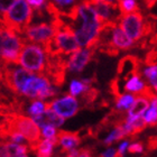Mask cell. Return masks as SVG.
Masks as SVG:
<instances>
[{
  "mask_svg": "<svg viewBox=\"0 0 157 157\" xmlns=\"http://www.w3.org/2000/svg\"><path fill=\"white\" fill-rule=\"evenodd\" d=\"M78 19H81V25L74 29L78 45L85 48L99 49L100 27L102 24L94 7L86 0H83L78 5Z\"/></svg>",
  "mask_w": 157,
  "mask_h": 157,
  "instance_id": "1",
  "label": "cell"
},
{
  "mask_svg": "<svg viewBox=\"0 0 157 157\" xmlns=\"http://www.w3.org/2000/svg\"><path fill=\"white\" fill-rule=\"evenodd\" d=\"M25 44L21 35L0 23V63L6 65L18 64L20 52Z\"/></svg>",
  "mask_w": 157,
  "mask_h": 157,
  "instance_id": "2",
  "label": "cell"
},
{
  "mask_svg": "<svg viewBox=\"0 0 157 157\" xmlns=\"http://www.w3.org/2000/svg\"><path fill=\"white\" fill-rule=\"evenodd\" d=\"M33 16V8L26 0H17L13 6L0 17V23L23 36L26 28L30 25Z\"/></svg>",
  "mask_w": 157,
  "mask_h": 157,
  "instance_id": "3",
  "label": "cell"
},
{
  "mask_svg": "<svg viewBox=\"0 0 157 157\" xmlns=\"http://www.w3.org/2000/svg\"><path fill=\"white\" fill-rule=\"evenodd\" d=\"M48 55L42 45L27 43L20 52L18 64L37 75H45Z\"/></svg>",
  "mask_w": 157,
  "mask_h": 157,
  "instance_id": "4",
  "label": "cell"
},
{
  "mask_svg": "<svg viewBox=\"0 0 157 157\" xmlns=\"http://www.w3.org/2000/svg\"><path fill=\"white\" fill-rule=\"evenodd\" d=\"M55 33L56 28L52 20L51 23L40 21V23L30 24L25 30L23 37L25 40H27V43L38 44L45 48L46 46H48L52 43Z\"/></svg>",
  "mask_w": 157,
  "mask_h": 157,
  "instance_id": "5",
  "label": "cell"
},
{
  "mask_svg": "<svg viewBox=\"0 0 157 157\" xmlns=\"http://www.w3.org/2000/svg\"><path fill=\"white\" fill-rule=\"evenodd\" d=\"M9 131H18L25 136L30 145H35L42 139L40 128L35 124L33 118L21 115H15L9 121Z\"/></svg>",
  "mask_w": 157,
  "mask_h": 157,
  "instance_id": "6",
  "label": "cell"
},
{
  "mask_svg": "<svg viewBox=\"0 0 157 157\" xmlns=\"http://www.w3.org/2000/svg\"><path fill=\"white\" fill-rule=\"evenodd\" d=\"M47 107L64 119L74 117L80 108L76 98L71 94H65L61 98L54 99L52 101L47 102Z\"/></svg>",
  "mask_w": 157,
  "mask_h": 157,
  "instance_id": "7",
  "label": "cell"
},
{
  "mask_svg": "<svg viewBox=\"0 0 157 157\" xmlns=\"http://www.w3.org/2000/svg\"><path fill=\"white\" fill-rule=\"evenodd\" d=\"M143 15L140 11L128 13L122 16L120 20L121 29L127 34L128 37L132 40H139L141 38L143 29Z\"/></svg>",
  "mask_w": 157,
  "mask_h": 157,
  "instance_id": "8",
  "label": "cell"
},
{
  "mask_svg": "<svg viewBox=\"0 0 157 157\" xmlns=\"http://www.w3.org/2000/svg\"><path fill=\"white\" fill-rule=\"evenodd\" d=\"M140 66L141 61L138 59V56L129 54L124 56L118 63L117 73L121 76L122 80H129V78L139 76L140 78Z\"/></svg>",
  "mask_w": 157,
  "mask_h": 157,
  "instance_id": "9",
  "label": "cell"
},
{
  "mask_svg": "<svg viewBox=\"0 0 157 157\" xmlns=\"http://www.w3.org/2000/svg\"><path fill=\"white\" fill-rule=\"evenodd\" d=\"M52 83L49 81V78L46 75H37L34 74L32 78L27 81L25 88H24L23 94L28 99H38L39 95L42 94L46 89L52 86Z\"/></svg>",
  "mask_w": 157,
  "mask_h": 157,
  "instance_id": "10",
  "label": "cell"
},
{
  "mask_svg": "<svg viewBox=\"0 0 157 157\" xmlns=\"http://www.w3.org/2000/svg\"><path fill=\"white\" fill-rule=\"evenodd\" d=\"M98 49L95 48H84L78 49L67 59V70L71 72H82L83 69L88 65Z\"/></svg>",
  "mask_w": 157,
  "mask_h": 157,
  "instance_id": "11",
  "label": "cell"
},
{
  "mask_svg": "<svg viewBox=\"0 0 157 157\" xmlns=\"http://www.w3.org/2000/svg\"><path fill=\"white\" fill-rule=\"evenodd\" d=\"M33 120L35 121V124L38 126L40 129L45 126H53L55 128H61L65 122V119L62 118L61 116H59L56 112H54L52 109H49L47 107L46 111L43 115L38 116V117L33 118Z\"/></svg>",
  "mask_w": 157,
  "mask_h": 157,
  "instance_id": "12",
  "label": "cell"
},
{
  "mask_svg": "<svg viewBox=\"0 0 157 157\" xmlns=\"http://www.w3.org/2000/svg\"><path fill=\"white\" fill-rule=\"evenodd\" d=\"M81 143V139L78 135L69 131H59L57 137V145L66 153L72 149H76Z\"/></svg>",
  "mask_w": 157,
  "mask_h": 157,
  "instance_id": "13",
  "label": "cell"
},
{
  "mask_svg": "<svg viewBox=\"0 0 157 157\" xmlns=\"http://www.w3.org/2000/svg\"><path fill=\"white\" fill-rule=\"evenodd\" d=\"M151 107L149 105V100L143 97H138L135 102L132 103L129 110L127 111V118L126 121H131L136 120L138 118H140L144 116V113L148 110V108Z\"/></svg>",
  "mask_w": 157,
  "mask_h": 157,
  "instance_id": "14",
  "label": "cell"
},
{
  "mask_svg": "<svg viewBox=\"0 0 157 157\" xmlns=\"http://www.w3.org/2000/svg\"><path fill=\"white\" fill-rule=\"evenodd\" d=\"M27 153H28L27 145L13 144L9 141L0 146V157H19L27 155Z\"/></svg>",
  "mask_w": 157,
  "mask_h": 157,
  "instance_id": "15",
  "label": "cell"
},
{
  "mask_svg": "<svg viewBox=\"0 0 157 157\" xmlns=\"http://www.w3.org/2000/svg\"><path fill=\"white\" fill-rule=\"evenodd\" d=\"M56 145H57V138L56 139H43L42 138L34 146L36 157H52Z\"/></svg>",
  "mask_w": 157,
  "mask_h": 157,
  "instance_id": "16",
  "label": "cell"
},
{
  "mask_svg": "<svg viewBox=\"0 0 157 157\" xmlns=\"http://www.w3.org/2000/svg\"><path fill=\"white\" fill-rule=\"evenodd\" d=\"M134 40L128 37V35L124 33L121 28H116L112 32V43L117 48L120 49H129L132 47Z\"/></svg>",
  "mask_w": 157,
  "mask_h": 157,
  "instance_id": "17",
  "label": "cell"
},
{
  "mask_svg": "<svg viewBox=\"0 0 157 157\" xmlns=\"http://www.w3.org/2000/svg\"><path fill=\"white\" fill-rule=\"evenodd\" d=\"M124 137H126V134H124V131L122 130L121 126H117V127L113 128V129L103 138V144H105V146H111L113 143L122 140Z\"/></svg>",
  "mask_w": 157,
  "mask_h": 157,
  "instance_id": "18",
  "label": "cell"
},
{
  "mask_svg": "<svg viewBox=\"0 0 157 157\" xmlns=\"http://www.w3.org/2000/svg\"><path fill=\"white\" fill-rule=\"evenodd\" d=\"M47 109V103L43 102L42 100H34L27 108L26 112L30 118H35L43 115Z\"/></svg>",
  "mask_w": 157,
  "mask_h": 157,
  "instance_id": "19",
  "label": "cell"
},
{
  "mask_svg": "<svg viewBox=\"0 0 157 157\" xmlns=\"http://www.w3.org/2000/svg\"><path fill=\"white\" fill-rule=\"evenodd\" d=\"M117 3L121 16L135 13V11H139V7H138L136 0H118Z\"/></svg>",
  "mask_w": 157,
  "mask_h": 157,
  "instance_id": "20",
  "label": "cell"
},
{
  "mask_svg": "<svg viewBox=\"0 0 157 157\" xmlns=\"http://www.w3.org/2000/svg\"><path fill=\"white\" fill-rule=\"evenodd\" d=\"M135 94H122L120 98L116 101V107H117V110H120V111H126V110H129L132 103L135 102Z\"/></svg>",
  "mask_w": 157,
  "mask_h": 157,
  "instance_id": "21",
  "label": "cell"
},
{
  "mask_svg": "<svg viewBox=\"0 0 157 157\" xmlns=\"http://www.w3.org/2000/svg\"><path fill=\"white\" fill-rule=\"evenodd\" d=\"M139 76H134L129 80V82H127V84L124 85V91H134L135 93H137L144 89V83L139 80Z\"/></svg>",
  "mask_w": 157,
  "mask_h": 157,
  "instance_id": "22",
  "label": "cell"
},
{
  "mask_svg": "<svg viewBox=\"0 0 157 157\" xmlns=\"http://www.w3.org/2000/svg\"><path fill=\"white\" fill-rule=\"evenodd\" d=\"M88 88L83 84L82 81H78V80H73L70 84V94L73 95V97H76V95H80L81 93H83L84 91H86Z\"/></svg>",
  "mask_w": 157,
  "mask_h": 157,
  "instance_id": "23",
  "label": "cell"
},
{
  "mask_svg": "<svg viewBox=\"0 0 157 157\" xmlns=\"http://www.w3.org/2000/svg\"><path fill=\"white\" fill-rule=\"evenodd\" d=\"M59 132L57 128L53 127V126H45L40 129V135H42L43 139H56L59 137Z\"/></svg>",
  "mask_w": 157,
  "mask_h": 157,
  "instance_id": "24",
  "label": "cell"
},
{
  "mask_svg": "<svg viewBox=\"0 0 157 157\" xmlns=\"http://www.w3.org/2000/svg\"><path fill=\"white\" fill-rule=\"evenodd\" d=\"M135 95L146 98L147 100H151V101H153V100L157 99V92L155 91V89L153 88V86H149V85H146V86H144V89H141L139 92L135 93Z\"/></svg>",
  "mask_w": 157,
  "mask_h": 157,
  "instance_id": "25",
  "label": "cell"
},
{
  "mask_svg": "<svg viewBox=\"0 0 157 157\" xmlns=\"http://www.w3.org/2000/svg\"><path fill=\"white\" fill-rule=\"evenodd\" d=\"M26 1L28 2V5L36 11L38 16H43V15H44V11H46L45 8H46L47 0H26Z\"/></svg>",
  "mask_w": 157,
  "mask_h": 157,
  "instance_id": "26",
  "label": "cell"
},
{
  "mask_svg": "<svg viewBox=\"0 0 157 157\" xmlns=\"http://www.w3.org/2000/svg\"><path fill=\"white\" fill-rule=\"evenodd\" d=\"M98 95H99L98 89L91 86L90 89H88L86 91H84L82 93V99H83V101H84L86 105H90V103H93V102H94L95 99L98 98Z\"/></svg>",
  "mask_w": 157,
  "mask_h": 157,
  "instance_id": "27",
  "label": "cell"
},
{
  "mask_svg": "<svg viewBox=\"0 0 157 157\" xmlns=\"http://www.w3.org/2000/svg\"><path fill=\"white\" fill-rule=\"evenodd\" d=\"M143 118H144L146 124L155 126L157 124V109L153 108V107H149L147 111L144 113Z\"/></svg>",
  "mask_w": 157,
  "mask_h": 157,
  "instance_id": "28",
  "label": "cell"
},
{
  "mask_svg": "<svg viewBox=\"0 0 157 157\" xmlns=\"http://www.w3.org/2000/svg\"><path fill=\"white\" fill-rule=\"evenodd\" d=\"M109 89H110V93L115 97L116 101L122 95L120 92V85H119V78H115L113 80H111V82L109 83Z\"/></svg>",
  "mask_w": 157,
  "mask_h": 157,
  "instance_id": "29",
  "label": "cell"
},
{
  "mask_svg": "<svg viewBox=\"0 0 157 157\" xmlns=\"http://www.w3.org/2000/svg\"><path fill=\"white\" fill-rule=\"evenodd\" d=\"M9 141L13 143V144H19V145H25L28 141L25 138L24 135H21L18 131H9Z\"/></svg>",
  "mask_w": 157,
  "mask_h": 157,
  "instance_id": "30",
  "label": "cell"
},
{
  "mask_svg": "<svg viewBox=\"0 0 157 157\" xmlns=\"http://www.w3.org/2000/svg\"><path fill=\"white\" fill-rule=\"evenodd\" d=\"M129 146H130V141L128 139H122L117 146L118 151V157H124V155L129 153Z\"/></svg>",
  "mask_w": 157,
  "mask_h": 157,
  "instance_id": "31",
  "label": "cell"
},
{
  "mask_svg": "<svg viewBox=\"0 0 157 157\" xmlns=\"http://www.w3.org/2000/svg\"><path fill=\"white\" fill-rule=\"evenodd\" d=\"M145 64L148 66H155L157 64V48L149 51L145 59Z\"/></svg>",
  "mask_w": 157,
  "mask_h": 157,
  "instance_id": "32",
  "label": "cell"
},
{
  "mask_svg": "<svg viewBox=\"0 0 157 157\" xmlns=\"http://www.w3.org/2000/svg\"><path fill=\"white\" fill-rule=\"evenodd\" d=\"M16 1L17 0H0V17L3 16Z\"/></svg>",
  "mask_w": 157,
  "mask_h": 157,
  "instance_id": "33",
  "label": "cell"
},
{
  "mask_svg": "<svg viewBox=\"0 0 157 157\" xmlns=\"http://www.w3.org/2000/svg\"><path fill=\"white\" fill-rule=\"evenodd\" d=\"M145 75L154 84L157 82V66H151L149 69L145 70Z\"/></svg>",
  "mask_w": 157,
  "mask_h": 157,
  "instance_id": "34",
  "label": "cell"
},
{
  "mask_svg": "<svg viewBox=\"0 0 157 157\" xmlns=\"http://www.w3.org/2000/svg\"><path fill=\"white\" fill-rule=\"evenodd\" d=\"M144 145L139 141L130 143V146H129V153H131V154H141L144 151Z\"/></svg>",
  "mask_w": 157,
  "mask_h": 157,
  "instance_id": "35",
  "label": "cell"
},
{
  "mask_svg": "<svg viewBox=\"0 0 157 157\" xmlns=\"http://www.w3.org/2000/svg\"><path fill=\"white\" fill-rule=\"evenodd\" d=\"M100 157H118V151L116 147L108 146L105 151L100 154Z\"/></svg>",
  "mask_w": 157,
  "mask_h": 157,
  "instance_id": "36",
  "label": "cell"
},
{
  "mask_svg": "<svg viewBox=\"0 0 157 157\" xmlns=\"http://www.w3.org/2000/svg\"><path fill=\"white\" fill-rule=\"evenodd\" d=\"M80 153H81V151L80 149H72V151H67V154H66V157H78L80 156Z\"/></svg>",
  "mask_w": 157,
  "mask_h": 157,
  "instance_id": "37",
  "label": "cell"
},
{
  "mask_svg": "<svg viewBox=\"0 0 157 157\" xmlns=\"http://www.w3.org/2000/svg\"><path fill=\"white\" fill-rule=\"evenodd\" d=\"M148 42H149V46H156L157 45V34H154V35L151 37V39H148Z\"/></svg>",
  "mask_w": 157,
  "mask_h": 157,
  "instance_id": "38",
  "label": "cell"
},
{
  "mask_svg": "<svg viewBox=\"0 0 157 157\" xmlns=\"http://www.w3.org/2000/svg\"><path fill=\"white\" fill-rule=\"evenodd\" d=\"M78 157H92L91 153L88 151V149H83V151H81V153H80V156Z\"/></svg>",
  "mask_w": 157,
  "mask_h": 157,
  "instance_id": "39",
  "label": "cell"
},
{
  "mask_svg": "<svg viewBox=\"0 0 157 157\" xmlns=\"http://www.w3.org/2000/svg\"><path fill=\"white\" fill-rule=\"evenodd\" d=\"M103 1L109 3V5H117V2H118V0H103Z\"/></svg>",
  "mask_w": 157,
  "mask_h": 157,
  "instance_id": "40",
  "label": "cell"
},
{
  "mask_svg": "<svg viewBox=\"0 0 157 157\" xmlns=\"http://www.w3.org/2000/svg\"><path fill=\"white\" fill-rule=\"evenodd\" d=\"M19 157H28V155H23V156H19Z\"/></svg>",
  "mask_w": 157,
  "mask_h": 157,
  "instance_id": "41",
  "label": "cell"
}]
</instances>
